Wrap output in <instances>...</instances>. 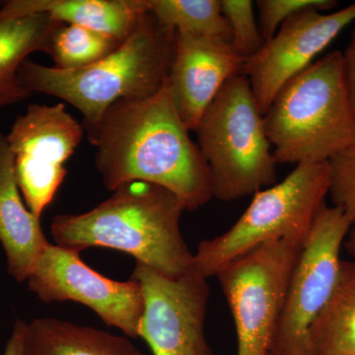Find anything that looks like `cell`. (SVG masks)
Wrapping results in <instances>:
<instances>
[{
    "label": "cell",
    "mask_w": 355,
    "mask_h": 355,
    "mask_svg": "<svg viewBox=\"0 0 355 355\" xmlns=\"http://www.w3.org/2000/svg\"><path fill=\"white\" fill-rule=\"evenodd\" d=\"M87 137L107 190L147 182L172 191L190 211L214 198L209 167L166 83L149 97L116 102Z\"/></svg>",
    "instance_id": "6da1fadb"
},
{
    "label": "cell",
    "mask_w": 355,
    "mask_h": 355,
    "mask_svg": "<svg viewBox=\"0 0 355 355\" xmlns=\"http://www.w3.org/2000/svg\"><path fill=\"white\" fill-rule=\"evenodd\" d=\"M183 202L172 191L147 182L123 184L94 209L53 217L58 246L80 253L90 247L125 252L168 277L193 270V254L181 231Z\"/></svg>",
    "instance_id": "7a4b0ae2"
},
{
    "label": "cell",
    "mask_w": 355,
    "mask_h": 355,
    "mask_svg": "<svg viewBox=\"0 0 355 355\" xmlns=\"http://www.w3.org/2000/svg\"><path fill=\"white\" fill-rule=\"evenodd\" d=\"M175 34L148 11L120 46L99 62L60 69L26 60L18 79L29 94L53 96L78 110L88 135L116 102L149 97L163 87L174 55Z\"/></svg>",
    "instance_id": "3957f363"
},
{
    "label": "cell",
    "mask_w": 355,
    "mask_h": 355,
    "mask_svg": "<svg viewBox=\"0 0 355 355\" xmlns=\"http://www.w3.org/2000/svg\"><path fill=\"white\" fill-rule=\"evenodd\" d=\"M263 118L277 164L329 162L355 146L342 51H331L293 77Z\"/></svg>",
    "instance_id": "277c9868"
},
{
    "label": "cell",
    "mask_w": 355,
    "mask_h": 355,
    "mask_svg": "<svg viewBox=\"0 0 355 355\" xmlns=\"http://www.w3.org/2000/svg\"><path fill=\"white\" fill-rule=\"evenodd\" d=\"M214 198L233 202L277 183V165L265 118L243 73L229 79L195 130Z\"/></svg>",
    "instance_id": "5b68a950"
},
{
    "label": "cell",
    "mask_w": 355,
    "mask_h": 355,
    "mask_svg": "<svg viewBox=\"0 0 355 355\" xmlns=\"http://www.w3.org/2000/svg\"><path fill=\"white\" fill-rule=\"evenodd\" d=\"M329 190V162L295 166L282 182L254 193L227 231L200 243L193 270L207 279L216 277L229 263L275 240L303 246Z\"/></svg>",
    "instance_id": "8992f818"
},
{
    "label": "cell",
    "mask_w": 355,
    "mask_h": 355,
    "mask_svg": "<svg viewBox=\"0 0 355 355\" xmlns=\"http://www.w3.org/2000/svg\"><path fill=\"white\" fill-rule=\"evenodd\" d=\"M303 246L275 240L217 273L237 336V355H270L287 286Z\"/></svg>",
    "instance_id": "52a82bcc"
},
{
    "label": "cell",
    "mask_w": 355,
    "mask_h": 355,
    "mask_svg": "<svg viewBox=\"0 0 355 355\" xmlns=\"http://www.w3.org/2000/svg\"><path fill=\"white\" fill-rule=\"evenodd\" d=\"M350 227L338 207L324 205L320 210L291 273L270 355H312L310 329L338 282Z\"/></svg>",
    "instance_id": "ba28073f"
},
{
    "label": "cell",
    "mask_w": 355,
    "mask_h": 355,
    "mask_svg": "<svg viewBox=\"0 0 355 355\" xmlns=\"http://www.w3.org/2000/svg\"><path fill=\"white\" fill-rule=\"evenodd\" d=\"M83 135V125L62 103H58L29 105L6 135L14 156L18 187L28 209L37 218H41L64 183L65 163Z\"/></svg>",
    "instance_id": "9c48e42d"
},
{
    "label": "cell",
    "mask_w": 355,
    "mask_h": 355,
    "mask_svg": "<svg viewBox=\"0 0 355 355\" xmlns=\"http://www.w3.org/2000/svg\"><path fill=\"white\" fill-rule=\"evenodd\" d=\"M130 279L144 293L139 336L154 355H214L205 336L207 279L195 270L168 277L137 261Z\"/></svg>",
    "instance_id": "30bf717a"
},
{
    "label": "cell",
    "mask_w": 355,
    "mask_h": 355,
    "mask_svg": "<svg viewBox=\"0 0 355 355\" xmlns=\"http://www.w3.org/2000/svg\"><path fill=\"white\" fill-rule=\"evenodd\" d=\"M28 287L46 303L74 301L87 306L108 326L139 338L144 299L139 282L107 279L89 268L73 250L49 243Z\"/></svg>",
    "instance_id": "8fae6325"
},
{
    "label": "cell",
    "mask_w": 355,
    "mask_h": 355,
    "mask_svg": "<svg viewBox=\"0 0 355 355\" xmlns=\"http://www.w3.org/2000/svg\"><path fill=\"white\" fill-rule=\"evenodd\" d=\"M354 21L355 2L331 13L306 9L286 21L256 55L245 60L241 73L249 80L263 114L280 89L312 64Z\"/></svg>",
    "instance_id": "7c38bea8"
},
{
    "label": "cell",
    "mask_w": 355,
    "mask_h": 355,
    "mask_svg": "<svg viewBox=\"0 0 355 355\" xmlns=\"http://www.w3.org/2000/svg\"><path fill=\"white\" fill-rule=\"evenodd\" d=\"M245 60L230 42L176 32L166 83L190 132L229 79L241 73Z\"/></svg>",
    "instance_id": "4fadbf2b"
},
{
    "label": "cell",
    "mask_w": 355,
    "mask_h": 355,
    "mask_svg": "<svg viewBox=\"0 0 355 355\" xmlns=\"http://www.w3.org/2000/svg\"><path fill=\"white\" fill-rule=\"evenodd\" d=\"M14 169V156L0 132V243L7 270L16 282H27L49 242L41 222L25 207Z\"/></svg>",
    "instance_id": "5bb4252c"
},
{
    "label": "cell",
    "mask_w": 355,
    "mask_h": 355,
    "mask_svg": "<svg viewBox=\"0 0 355 355\" xmlns=\"http://www.w3.org/2000/svg\"><path fill=\"white\" fill-rule=\"evenodd\" d=\"M148 11V0H8L0 6V15L6 17L48 14L58 22L104 33L120 42Z\"/></svg>",
    "instance_id": "9a60e30c"
},
{
    "label": "cell",
    "mask_w": 355,
    "mask_h": 355,
    "mask_svg": "<svg viewBox=\"0 0 355 355\" xmlns=\"http://www.w3.org/2000/svg\"><path fill=\"white\" fill-rule=\"evenodd\" d=\"M23 355L144 354L125 336L55 318H39L26 324Z\"/></svg>",
    "instance_id": "2e32d148"
},
{
    "label": "cell",
    "mask_w": 355,
    "mask_h": 355,
    "mask_svg": "<svg viewBox=\"0 0 355 355\" xmlns=\"http://www.w3.org/2000/svg\"><path fill=\"white\" fill-rule=\"evenodd\" d=\"M60 24L48 14L0 15V110L31 96L21 85L18 69L33 53L49 55L51 36Z\"/></svg>",
    "instance_id": "e0dca14e"
},
{
    "label": "cell",
    "mask_w": 355,
    "mask_h": 355,
    "mask_svg": "<svg viewBox=\"0 0 355 355\" xmlns=\"http://www.w3.org/2000/svg\"><path fill=\"white\" fill-rule=\"evenodd\" d=\"M311 354L355 355V261H343L333 294L311 327Z\"/></svg>",
    "instance_id": "ac0fdd59"
},
{
    "label": "cell",
    "mask_w": 355,
    "mask_h": 355,
    "mask_svg": "<svg viewBox=\"0 0 355 355\" xmlns=\"http://www.w3.org/2000/svg\"><path fill=\"white\" fill-rule=\"evenodd\" d=\"M149 11L174 31L230 42L220 0H148Z\"/></svg>",
    "instance_id": "d6986e66"
},
{
    "label": "cell",
    "mask_w": 355,
    "mask_h": 355,
    "mask_svg": "<svg viewBox=\"0 0 355 355\" xmlns=\"http://www.w3.org/2000/svg\"><path fill=\"white\" fill-rule=\"evenodd\" d=\"M121 43L104 33L62 23L51 36L49 55L57 69H83L106 58Z\"/></svg>",
    "instance_id": "ffe728a7"
},
{
    "label": "cell",
    "mask_w": 355,
    "mask_h": 355,
    "mask_svg": "<svg viewBox=\"0 0 355 355\" xmlns=\"http://www.w3.org/2000/svg\"><path fill=\"white\" fill-rule=\"evenodd\" d=\"M221 10L231 33V44L244 58L253 57L265 44L251 0H220Z\"/></svg>",
    "instance_id": "44dd1931"
},
{
    "label": "cell",
    "mask_w": 355,
    "mask_h": 355,
    "mask_svg": "<svg viewBox=\"0 0 355 355\" xmlns=\"http://www.w3.org/2000/svg\"><path fill=\"white\" fill-rule=\"evenodd\" d=\"M330 190L333 207H338L355 224V146L329 161Z\"/></svg>",
    "instance_id": "7402d4cb"
},
{
    "label": "cell",
    "mask_w": 355,
    "mask_h": 355,
    "mask_svg": "<svg viewBox=\"0 0 355 355\" xmlns=\"http://www.w3.org/2000/svg\"><path fill=\"white\" fill-rule=\"evenodd\" d=\"M336 4L334 0H258L256 6L261 36L265 42L272 39L286 21L301 11L316 8L326 12Z\"/></svg>",
    "instance_id": "603a6c76"
},
{
    "label": "cell",
    "mask_w": 355,
    "mask_h": 355,
    "mask_svg": "<svg viewBox=\"0 0 355 355\" xmlns=\"http://www.w3.org/2000/svg\"><path fill=\"white\" fill-rule=\"evenodd\" d=\"M343 53V72L350 103L355 113V21L350 39Z\"/></svg>",
    "instance_id": "cb8c5ba5"
},
{
    "label": "cell",
    "mask_w": 355,
    "mask_h": 355,
    "mask_svg": "<svg viewBox=\"0 0 355 355\" xmlns=\"http://www.w3.org/2000/svg\"><path fill=\"white\" fill-rule=\"evenodd\" d=\"M26 322L17 320L14 324L12 334L6 343V349L2 355H23V340Z\"/></svg>",
    "instance_id": "d4e9b609"
},
{
    "label": "cell",
    "mask_w": 355,
    "mask_h": 355,
    "mask_svg": "<svg viewBox=\"0 0 355 355\" xmlns=\"http://www.w3.org/2000/svg\"><path fill=\"white\" fill-rule=\"evenodd\" d=\"M343 248L355 261V224L350 227L345 243H343Z\"/></svg>",
    "instance_id": "484cf974"
}]
</instances>
